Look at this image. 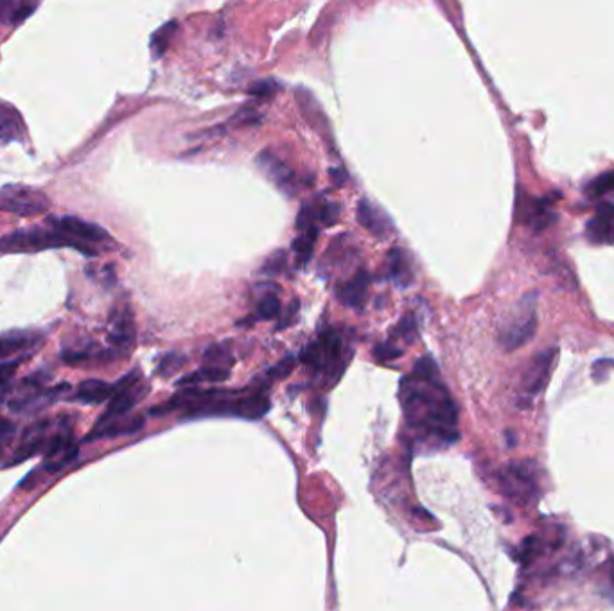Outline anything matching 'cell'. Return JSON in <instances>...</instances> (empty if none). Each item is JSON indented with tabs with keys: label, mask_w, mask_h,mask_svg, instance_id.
Segmentation results:
<instances>
[{
	"label": "cell",
	"mask_w": 614,
	"mask_h": 611,
	"mask_svg": "<svg viewBox=\"0 0 614 611\" xmlns=\"http://www.w3.org/2000/svg\"><path fill=\"white\" fill-rule=\"evenodd\" d=\"M58 248H72L86 256L97 255V249H94L92 246L74 241L54 228L47 229L33 226V228L16 229L13 234L0 237V253H36Z\"/></svg>",
	"instance_id": "cell-1"
},
{
	"label": "cell",
	"mask_w": 614,
	"mask_h": 611,
	"mask_svg": "<svg viewBox=\"0 0 614 611\" xmlns=\"http://www.w3.org/2000/svg\"><path fill=\"white\" fill-rule=\"evenodd\" d=\"M535 330H537V292H526L499 332V343L507 352H514L535 336Z\"/></svg>",
	"instance_id": "cell-2"
},
{
	"label": "cell",
	"mask_w": 614,
	"mask_h": 611,
	"mask_svg": "<svg viewBox=\"0 0 614 611\" xmlns=\"http://www.w3.org/2000/svg\"><path fill=\"white\" fill-rule=\"evenodd\" d=\"M69 384H62L56 387H45V377L43 375H33L26 378L18 387L16 396L9 401V409L18 414H36L42 409L52 405L58 400L60 394L69 391Z\"/></svg>",
	"instance_id": "cell-3"
},
{
	"label": "cell",
	"mask_w": 614,
	"mask_h": 611,
	"mask_svg": "<svg viewBox=\"0 0 614 611\" xmlns=\"http://www.w3.org/2000/svg\"><path fill=\"white\" fill-rule=\"evenodd\" d=\"M499 484L508 498L518 504H528L537 493L535 464L528 459L508 462L499 474Z\"/></svg>",
	"instance_id": "cell-4"
},
{
	"label": "cell",
	"mask_w": 614,
	"mask_h": 611,
	"mask_svg": "<svg viewBox=\"0 0 614 611\" xmlns=\"http://www.w3.org/2000/svg\"><path fill=\"white\" fill-rule=\"evenodd\" d=\"M113 386H116V393H113L110 404H108V409L104 411V414L99 418L97 423H106V421L124 418L146 393V387L143 386V378H140V371L138 370L128 373L126 377L121 378L119 382L113 384Z\"/></svg>",
	"instance_id": "cell-5"
},
{
	"label": "cell",
	"mask_w": 614,
	"mask_h": 611,
	"mask_svg": "<svg viewBox=\"0 0 614 611\" xmlns=\"http://www.w3.org/2000/svg\"><path fill=\"white\" fill-rule=\"evenodd\" d=\"M50 201L42 190L31 187H6L0 190V210L20 217H33L49 210Z\"/></svg>",
	"instance_id": "cell-6"
},
{
	"label": "cell",
	"mask_w": 614,
	"mask_h": 611,
	"mask_svg": "<svg viewBox=\"0 0 614 611\" xmlns=\"http://www.w3.org/2000/svg\"><path fill=\"white\" fill-rule=\"evenodd\" d=\"M555 357L557 348H548V350L539 352L534 359L530 360L528 366H526L521 378V398L526 404L534 400V398L545 389L546 384H548Z\"/></svg>",
	"instance_id": "cell-7"
},
{
	"label": "cell",
	"mask_w": 614,
	"mask_h": 611,
	"mask_svg": "<svg viewBox=\"0 0 614 611\" xmlns=\"http://www.w3.org/2000/svg\"><path fill=\"white\" fill-rule=\"evenodd\" d=\"M77 445L72 440V430L67 423H60L58 430L52 435L49 448L45 450V457L42 462V470L47 474H56L69 467L70 462L77 457Z\"/></svg>",
	"instance_id": "cell-8"
},
{
	"label": "cell",
	"mask_w": 614,
	"mask_h": 611,
	"mask_svg": "<svg viewBox=\"0 0 614 611\" xmlns=\"http://www.w3.org/2000/svg\"><path fill=\"white\" fill-rule=\"evenodd\" d=\"M50 226L54 229L62 232L67 237L74 239L77 242H83V244H99V242L110 239L108 232L101 226L94 224V222L83 221L79 217H74V215H63V217H49L47 219Z\"/></svg>",
	"instance_id": "cell-9"
},
{
	"label": "cell",
	"mask_w": 614,
	"mask_h": 611,
	"mask_svg": "<svg viewBox=\"0 0 614 611\" xmlns=\"http://www.w3.org/2000/svg\"><path fill=\"white\" fill-rule=\"evenodd\" d=\"M340 352H342L340 336L334 332H327L318 341L303 348L302 353H300V360L307 366L315 367V370H325L340 359Z\"/></svg>",
	"instance_id": "cell-10"
},
{
	"label": "cell",
	"mask_w": 614,
	"mask_h": 611,
	"mask_svg": "<svg viewBox=\"0 0 614 611\" xmlns=\"http://www.w3.org/2000/svg\"><path fill=\"white\" fill-rule=\"evenodd\" d=\"M50 420H42L38 423H33L31 427L26 428L23 432L20 445L16 447V450L13 452V457L8 464H18V462L26 461V459L35 457L36 454H40L42 450H47L50 445Z\"/></svg>",
	"instance_id": "cell-11"
},
{
	"label": "cell",
	"mask_w": 614,
	"mask_h": 611,
	"mask_svg": "<svg viewBox=\"0 0 614 611\" xmlns=\"http://www.w3.org/2000/svg\"><path fill=\"white\" fill-rule=\"evenodd\" d=\"M255 161H257L262 174H264L279 190H282L284 194H293V192H295V174H293L291 169H289L281 158H277L275 154L269 153V151H262V153H259Z\"/></svg>",
	"instance_id": "cell-12"
},
{
	"label": "cell",
	"mask_w": 614,
	"mask_h": 611,
	"mask_svg": "<svg viewBox=\"0 0 614 611\" xmlns=\"http://www.w3.org/2000/svg\"><path fill=\"white\" fill-rule=\"evenodd\" d=\"M586 237L593 244H614V205L600 202L595 215L586 224Z\"/></svg>",
	"instance_id": "cell-13"
},
{
	"label": "cell",
	"mask_w": 614,
	"mask_h": 611,
	"mask_svg": "<svg viewBox=\"0 0 614 611\" xmlns=\"http://www.w3.org/2000/svg\"><path fill=\"white\" fill-rule=\"evenodd\" d=\"M269 409V398L264 391L245 394V396H234L232 400V416L257 420L264 416Z\"/></svg>",
	"instance_id": "cell-14"
},
{
	"label": "cell",
	"mask_w": 614,
	"mask_h": 611,
	"mask_svg": "<svg viewBox=\"0 0 614 611\" xmlns=\"http://www.w3.org/2000/svg\"><path fill=\"white\" fill-rule=\"evenodd\" d=\"M113 393H116V386H113V384H108L104 382V380H97V378H89V380H83V382L76 387V391H74L72 394V400L79 401V404L97 405L106 400H111Z\"/></svg>",
	"instance_id": "cell-15"
},
{
	"label": "cell",
	"mask_w": 614,
	"mask_h": 611,
	"mask_svg": "<svg viewBox=\"0 0 614 611\" xmlns=\"http://www.w3.org/2000/svg\"><path fill=\"white\" fill-rule=\"evenodd\" d=\"M369 283H370L369 273L363 271V269L357 271L352 280H349V282H345L342 287H340L338 290L340 302L345 303L347 307H352V309H359V307L363 305V302H365Z\"/></svg>",
	"instance_id": "cell-16"
},
{
	"label": "cell",
	"mask_w": 614,
	"mask_h": 611,
	"mask_svg": "<svg viewBox=\"0 0 614 611\" xmlns=\"http://www.w3.org/2000/svg\"><path fill=\"white\" fill-rule=\"evenodd\" d=\"M144 427V418H119V420H111L106 423H97L96 428L89 434V441L99 440V438H117L123 434H133V432L140 430Z\"/></svg>",
	"instance_id": "cell-17"
},
{
	"label": "cell",
	"mask_w": 614,
	"mask_h": 611,
	"mask_svg": "<svg viewBox=\"0 0 614 611\" xmlns=\"http://www.w3.org/2000/svg\"><path fill=\"white\" fill-rule=\"evenodd\" d=\"M356 214L359 224L365 226L370 234L377 235V237H384V235L390 232V228H392L390 221H388L376 207H372L367 199H361V201L357 202Z\"/></svg>",
	"instance_id": "cell-18"
},
{
	"label": "cell",
	"mask_w": 614,
	"mask_h": 611,
	"mask_svg": "<svg viewBox=\"0 0 614 611\" xmlns=\"http://www.w3.org/2000/svg\"><path fill=\"white\" fill-rule=\"evenodd\" d=\"M23 122L18 110L8 103H0V140H22Z\"/></svg>",
	"instance_id": "cell-19"
},
{
	"label": "cell",
	"mask_w": 614,
	"mask_h": 611,
	"mask_svg": "<svg viewBox=\"0 0 614 611\" xmlns=\"http://www.w3.org/2000/svg\"><path fill=\"white\" fill-rule=\"evenodd\" d=\"M230 377V370L223 366H203L201 370L194 371V373H189L185 377H182L178 380V386L180 387H192L198 386V384H218L225 382L227 378Z\"/></svg>",
	"instance_id": "cell-20"
},
{
	"label": "cell",
	"mask_w": 614,
	"mask_h": 611,
	"mask_svg": "<svg viewBox=\"0 0 614 611\" xmlns=\"http://www.w3.org/2000/svg\"><path fill=\"white\" fill-rule=\"evenodd\" d=\"M388 273H390L392 282H396L399 287H408L411 283L413 273H411L403 249L393 248L392 251L388 253Z\"/></svg>",
	"instance_id": "cell-21"
},
{
	"label": "cell",
	"mask_w": 614,
	"mask_h": 611,
	"mask_svg": "<svg viewBox=\"0 0 614 611\" xmlns=\"http://www.w3.org/2000/svg\"><path fill=\"white\" fill-rule=\"evenodd\" d=\"M113 326L110 330V343L117 348H126L133 341V323H131L130 314L124 312L111 319Z\"/></svg>",
	"instance_id": "cell-22"
},
{
	"label": "cell",
	"mask_w": 614,
	"mask_h": 611,
	"mask_svg": "<svg viewBox=\"0 0 614 611\" xmlns=\"http://www.w3.org/2000/svg\"><path fill=\"white\" fill-rule=\"evenodd\" d=\"M316 239H318V228H316V226H311V228L302 229L298 237L293 241V251H295L298 265H306L307 262L311 260Z\"/></svg>",
	"instance_id": "cell-23"
},
{
	"label": "cell",
	"mask_w": 614,
	"mask_h": 611,
	"mask_svg": "<svg viewBox=\"0 0 614 611\" xmlns=\"http://www.w3.org/2000/svg\"><path fill=\"white\" fill-rule=\"evenodd\" d=\"M177 27L178 23L173 20V22L165 23V25H162L160 29H157V31L153 33V36H151V50H153L155 56L160 57L162 54L167 50V47H169V42H171V36L177 33Z\"/></svg>",
	"instance_id": "cell-24"
},
{
	"label": "cell",
	"mask_w": 614,
	"mask_h": 611,
	"mask_svg": "<svg viewBox=\"0 0 614 611\" xmlns=\"http://www.w3.org/2000/svg\"><path fill=\"white\" fill-rule=\"evenodd\" d=\"M614 192V171L605 172V174H600L595 180L589 181L586 185V194L591 199H600L602 195Z\"/></svg>",
	"instance_id": "cell-25"
},
{
	"label": "cell",
	"mask_w": 614,
	"mask_h": 611,
	"mask_svg": "<svg viewBox=\"0 0 614 611\" xmlns=\"http://www.w3.org/2000/svg\"><path fill=\"white\" fill-rule=\"evenodd\" d=\"M22 364V359L16 360H4L0 362V404L6 400L13 387V377H15L16 370Z\"/></svg>",
	"instance_id": "cell-26"
},
{
	"label": "cell",
	"mask_w": 614,
	"mask_h": 611,
	"mask_svg": "<svg viewBox=\"0 0 614 611\" xmlns=\"http://www.w3.org/2000/svg\"><path fill=\"white\" fill-rule=\"evenodd\" d=\"M413 377L420 382H437L438 380V367L435 364V360L430 355L420 357V359L415 362L413 367Z\"/></svg>",
	"instance_id": "cell-27"
},
{
	"label": "cell",
	"mask_w": 614,
	"mask_h": 611,
	"mask_svg": "<svg viewBox=\"0 0 614 611\" xmlns=\"http://www.w3.org/2000/svg\"><path fill=\"white\" fill-rule=\"evenodd\" d=\"M281 302L275 295H264L261 302L257 303V317L264 319V321H273L277 317H281Z\"/></svg>",
	"instance_id": "cell-28"
},
{
	"label": "cell",
	"mask_w": 614,
	"mask_h": 611,
	"mask_svg": "<svg viewBox=\"0 0 614 611\" xmlns=\"http://www.w3.org/2000/svg\"><path fill=\"white\" fill-rule=\"evenodd\" d=\"M203 359L207 362V366H223L228 367L227 364H232V357L228 353V350L221 344H212L207 352L203 353Z\"/></svg>",
	"instance_id": "cell-29"
},
{
	"label": "cell",
	"mask_w": 614,
	"mask_h": 611,
	"mask_svg": "<svg viewBox=\"0 0 614 611\" xmlns=\"http://www.w3.org/2000/svg\"><path fill=\"white\" fill-rule=\"evenodd\" d=\"M184 364L185 357L178 355V353H169V355H165L164 359L160 360V364H158L157 367V373L160 375V377H171V375L177 373Z\"/></svg>",
	"instance_id": "cell-30"
},
{
	"label": "cell",
	"mask_w": 614,
	"mask_h": 611,
	"mask_svg": "<svg viewBox=\"0 0 614 611\" xmlns=\"http://www.w3.org/2000/svg\"><path fill=\"white\" fill-rule=\"evenodd\" d=\"M277 90H279V84H277L275 81L264 79V81H257V83L252 84V86L248 88V93L250 96L259 97V99H268V97L275 96Z\"/></svg>",
	"instance_id": "cell-31"
},
{
	"label": "cell",
	"mask_w": 614,
	"mask_h": 611,
	"mask_svg": "<svg viewBox=\"0 0 614 611\" xmlns=\"http://www.w3.org/2000/svg\"><path fill=\"white\" fill-rule=\"evenodd\" d=\"M286 265V253L284 251H277L272 256H268V260L264 262V265L261 268L262 275H279V273L284 269Z\"/></svg>",
	"instance_id": "cell-32"
},
{
	"label": "cell",
	"mask_w": 614,
	"mask_h": 611,
	"mask_svg": "<svg viewBox=\"0 0 614 611\" xmlns=\"http://www.w3.org/2000/svg\"><path fill=\"white\" fill-rule=\"evenodd\" d=\"M396 332L397 336H401L403 339H406L408 343H411V341L417 337V321H415V317L411 316V314H406L399 321V325H397Z\"/></svg>",
	"instance_id": "cell-33"
},
{
	"label": "cell",
	"mask_w": 614,
	"mask_h": 611,
	"mask_svg": "<svg viewBox=\"0 0 614 611\" xmlns=\"http://www.w3.org/2000/svg\"><path fill=\"white\" fill-rule=\"evenodd\" d=\"M295 364H296L295 357L288 355L286 359H282L281 362L275 364V366H273L272 370L268 371V377L275 378V380L277 378H279V380H281V378H286L289 373H293V370H295Z\"/></svg>",
	"instance_id": "cell-34"
},
{
	"label": "cell",
	"mask_w": 614,
	"mask_h": 611,
	"mask_svg": "<svg viewBox=\"0 0 614 611\" xmlns=\"http://www.w3.org/2000/svg\"><path fill=\"white\" fill-rule=\"evenodd\" d=\"M338 214H340L338 205H334V202H323L322 207L316 210V219H320L325 226H330L338 221Z\"/></svg>",
	"instance_id": "cell-35"
},
{
	"label": "cell",
	"mask_w": 614,
	"mask_h": 611,
	"mask_svg": "<svg viewBox=\"0 0 614 611\" xmlns=\"http://www.w3.org/2000/svg\"><path fill=\"white\" fill-rule=\"evenodd\" d=\"M401 355H403V352L397 350V348L390 346V344H377V346L374 348V357H376L379 362H386V360L397 359V357Z\"/></svg>",
	"instance_id": "cell-36"
},
{
	"label": "cell",
	"mask_w": 614,
	"mask_h": 611,
	"mask_svg": "<svg viewBox=\"0 0 614 611\" xmlns=\"http://www.w3.org/2000/svg\"><path fill=\"white\" fill-rule=\"evenodd\" d=\"M13 435H15V425L0 416V450H4L11 443Z\"/></svg>",
	"instance_id": "cell-37"
},
{
	"label": "cell",
	"mask_w": 614,
	"mask_h": 611,
	"mask_svg": "<svg viewBox=\"0 0 614 611\" xmlns=\"http://www.w3.org/2000/svg\"><path fill=\"white\" fill-rule=\"evenodd\" d=\"M296 314H298V302H293L291 305H289V309H288V314H286V319L284 321H281L279 323V326H277V330L279 329H286V326H289L293 323V319H295V316Z\"/></svg>",
	"instance_id": "cell-38"
}]
</instances>
